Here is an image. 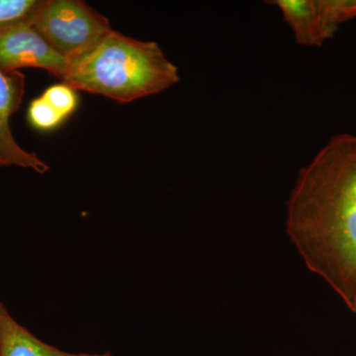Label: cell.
<instances>
[{
	"label": "cell",
	"mask_w": 356,
	"mask_h": 356,
	"mask_svg": "<svg viewBox=\"0 0 356 356\" xmlns=\"http://www.w3.org/2000/svg\"><path fill=\"white\" fill-rule=\"evenodd\" d=\"M28 120L37 130L51 131L60 126L65 117L41 96L30 103Z\"/></svg>",
	"instance_id": "obj_9"
},
{
	"label": "cell",
	"mask_w": 356,
	"mask_h": 356,
	"mask_svg": "<svg viewBox=\"0 0 356 356\" xmlns=\"http://www.w3.org/2000/svg\"><path fill=\"white\" fill-rule=\"evenodd\" d=\"M69 67L70 60L58 54L30 22L0 30V70L19 72L34 67L47 70L63 81Z\"/></svg>",
	"instance_id": "obj_4"
},
{
	"label": "cell",
	"mask_w": 356,
	"mask_h": 356,
	"mask_svg": "<svg viewBox=\"0 0 356 356\" xmlns=\"http://www.w3.org/2000/svg\"><path fill=\"white\" fill-rule=\"evenodd\" d=\"M268 3L280 9L302 46H322L343 24L337 0H273Z\"/></svg>",
	"instance_id": "obj_5"
},
{
	"label": "cell",
	"mask_w": 356,
	"mask_h": 356,
	"mask_svg": "<svg viewBox=\"0 0 356 356\" xmlns=\"http://www.w3.org/2000/svg\"><path fill=\"white\" fill-rule=\"evenodd\" d=\"M30 24L70 63L113 30L108 18L81 0H42Z\"/></svg>",
	"instance_id": "obj_3"
},
{
	"label": "cell",
	"mask_w": 356,
	"mask_h": 356,
	"mask_svg": "<svg viewBox=\"0 0 356 356\" xmlns=\"http://www.w3.org/2000/svg\"><path fill=\"white\" fill-rule=\"evenodd\" d=\"M286 229L309 270L356 314V135L334 136L302 168Z\"/></svg>",
	"instance_id": "obj_1"
},
{
	"label": "cell",
	"mask_w": 356,
	"mask_h": 356,
	"mask_svg": "<svg viewBox=\"0 0 356 356\" xmlns=\"http://www.w3.org/2000/svg\"><path fill=\"white\" fill-rule=\"evenodd\" d=\"M25 93V76L20 72L0 70V158L6 166L15 165L38 173L50 170L35 153L16 142L10 128V117L19 110Z\"/></svg>",
	"instance_id": "obj_6"
},
{
	"label": "cell",
	"mask_w": 356,
	"mask_h": 356,
	"mask_svg": "<svg viewBox=\"0 0 356 356\" xmlns=\"http://www.w3.org/2000/svg\"><path fill=\"white\" fill-rule=\"evenodd\" d=\"M0 356H113L105 353H72L42 341L20 325L0 300Z\"/></svg>",
	"instance_id": "obj_7"
},
{
	"label": "cell",
	"mask_w": 356,
	"mask_h": 356,
	"mask_svg": "<svg viewBox=\"0 0 356 356\" xmlns=\"http://www.w3.org/2000/svg\"><path fill=\"white\" fill-rule=\"evenodd\" d=\"M344 18H346V21L356 18V0H346Z\"/></svg>",
	"instance_id": "obj_11"
},
{
	"label": "cell",
	"mask_w": 356,
	"mask_h": 356,
	"mask_svg": "<svg viewBox=\"0 0 356 356\" xmlns=\"http://www.w3.org/2000/svg\"><path fill=\"white\" fill-rule=\"evenodd\" d=\"M179 81L177 65L158 44L112 30L95 48L70 63L62 81L74 90L128 103L166 90Z\"/></svg>",
	"instance_id": "obj_2"
},
{
	"label": "cell",
	"mask_w": 356,
	"mask_h": 356,
	"mask_svg": "<svg viewBox=\"0 0 356 356\" xmlns=\"http://www.w3.org/2000/svg\"><path fill=\"white\" fill-rule=\"evenodd\" d=\"M76 90L65 83L55 84L42 95L63 116L74 113L77 106Z\"/></svg>",
	"instance_id": "obj_10"
},
{
	"label": "cell",
	"mask_w": 356,
	"mask_h": 356,
	"mask_svg": "<svg viewBox=\"0 0 356 356\" xmlns=\"http://www.w3.org/2000/svg\"><path fill=\"white\" fill-rule=\"evenodd\" d=\"M2 166H6V163H4L3 159L0 158V168H2Z\"/></svg>",
	"instance_id": "obj_12"
},
{
	"label": "cell",
	"mask_w": 356,
	"mask_h": 356,
	"mask_svg": "<svg viewBox=\"0 0 356 356\" xmlns=\"http://www.w3.org/2000/svg\"><path fill=\"white\" fill-rule=\"evenodd\" d=\"M42 0H0V30L21 22H30Z\"/></svg>",
	"instance_id": "obj_8"
}]
</instances>
